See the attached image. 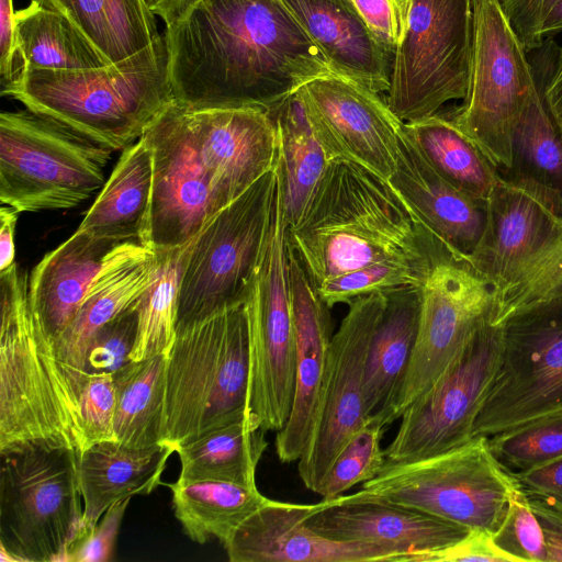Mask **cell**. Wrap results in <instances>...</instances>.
<instances>
[{"label": "cell", "instance_id": "1", "mask_svg": "<svg viewBox=\"0 0 562 562\" xmlns=\"http://www.w3.org/2000/svg\"><path fill=\"white\" fill-rule=\"evenodd\" d=\"M162 37L175 102L190 110H267L331 74L282 0H201Z\"/></svg>", "mask_w": 562, "mask_h": 562}, {"label": "cell", "instance_id": "2", "mask_svg": "<svg viewBox=\"0 0 562 562\" xmlns=\"http://www.w3.org/2000/svg\"><path fill=\"white\" fill-rule=\"evenodd\" d=\"M153 153L149 245L184 246L278 160L261 108L190 110L176 102L143 135Z\"/></svg>", "mask_w": 562, "mask_h": 562}, {"label": "cell", "instance_id": "3", "mask_svg": "<svg viewBox=\"0 0 562 562\" xmlns=\"http://www.w3.org/2000/svg\"><path fill=\"white\" fill-rule=\"evenodd\" d=\"M434 234L389 181L347 159L329 161L288 239L314 288L387 261H426Z\"/></svg>", "mask_w": 562, "mask_h": 562}, {"label": "cell", "instance_id": "4", "mask_svg": "<svg viewBox=\"0 0 562 562\" xmlns=\"http://www.w3.org/2000/svg\"><path fill=\"white\" fill-rule=\"evenodd\" d=\"M1 95L111 150L138 140L175 102L164 37L101 68L23 69Z\"/></svg>", "mask_w": 562, "mask_h": 562}, {"label": "cell", "instance_id": "5", "mask_svg": "<svg viewBox=\"0 0 562 562\" xmlns=\"http://www.w3.org/2000/svg\"><path fill=\"white\" fill-rule=\"evenodd\" d=\"M27 282L16 262L0 271V453L31 448L80 452L82 387L36 324Z\"/></svg>", "mask_w": 562, "mask_h": 562}, {"label": "cell", "instance_id": "6", "mask_svg": "<svg viewBox=\"0 0 562 562\" xmlns=\"http://www.w3.org/2000/svg\"><path fill=\"white\" fill-rule=\"evenodd\" d=\"M248 379L245 302L177 330L166 352L161 442L176 448L209 431L248 420Z\"/></svg>", "mask_w": 562, "mask_h": 562}, {"label": "cell", "instance_id": "7", "mask_svg": "<svg viewBox=\"0 0 562 562\" xmlns=\"http://www.w3.org/2000/svg\"><path fill=\"white\" fill-rule=\"evenodd\" d=\"M289 222L280 171L265 244L245 301L249 379L247 417L251 425L280 431L291 414L295 391L296 336L288 260Z\"/></svg>", "mask_w": 562, "mask_h": 562}, {"label": "cell", "instance_id": "8", "mask_svg": "<svg viewBox=\"0 0 562 562\" xmlns=\"http://www.w3.org/2000/svg\"><path fill=\"white\" fill-rule=\"evenodd\" d=\"M110 148L27 109L0 114V201L21 212L75 207L103 187Z\"/></svg>", "mask_w": 562, "mask_h": 562}, {"label": "cell", "instance_id": "9", "mask_svg": "<svg viewBox=\"0 0 562 562\" xmlns=\"http://www.w3.org/2000/svg\"><path fill=\"white\" fill-rule=\"evenodd\" d=\"M514 474L474 436L446 452L389 463L357 493L494 533L507 510Z\"/></svg>", "mask_w": 562, "mask_h": 562}, {"label": "cell", "instance_id": "10", "mask_svg": "<svg viewBox=\"0 0 562 562\" xmlns=\"http://www.w3.org/2000/svg\"><path fill=\"white\" fill-rule=\"evenodd\" d=\"M1 561L63 562L82 526L78 450L0 453Z\"/></svg>", "mask_w": 562, "mask_h": 562}, {"label": "cell", "instance_id": "11", "mask_svg": "<svg viewBox=\"0 0 562 562\" xmlns=\"http://www.w3.org/2000/svg\"><path fill=\"white\" fill-rule=\"evenodd\" d=\"M493 290L469 258L435 235L430 263L419 284L418 329L408 366L391 398L369 422L386 428L439 379L488 319Z\"/></svg>", "mask_w": 562, "mask_h": 562}, {"label": "cell", "instance_id": "12", "mask_svg": "<svg viewBox=\"0 0 562 562\" xmlns=\"http://www.w3.org/2000/svg\"><path fill=\"white\" fill-rule=\"evenodd\" d=\"M276 183L277 164L189 243L176 331L246 301L265 244Z\"/></svg>", "mask_w": 562, "mask_h": 562}, {"label": "cell", "instance_id": "13", "mask_svg": "<svg viewBox=\"0 0 562 562\" xmlns=\"http://www.w3.org/2000/svg\"><path fill=\"white\" fill-rule=\"evenodd\" d=\"M472 11L469 88L449 115L499 172H507L516 125L539 88L499 0H472Z\"/></svg>", "mask_w": 562, "mask_h": 562}, {"label": "cell", "instance_id": "14", "mask_svg": "<svg viewBox=\"0 0 562 562\" xmlns=\"http://www.w3.org/2000/svg\"><path fill=\"white\" fill-rule=\"evenodd\" d=\"M408 22L385 99L404 123L464 99L472 59V0H409Z\"/></svg>", "mask_w": 562, "mask_h": 562}, {"label": "cell", "instance_id": "15", "mask_svg": "<svg viewBox=\"0 0 562 562\" xmlns=\"http://www.w3.org/2000/svg\"><path fill=\"white\" fill-rule=\"evenodd\" d=\"M501 328V358L474 436L562 412V300L520 312Z\"/></svg>", "mask_w": 562, "mask_h": 562}, {"label": "cell", "instance_id": "16", "mask_svg": "<svg viewBox=\"0 0 562 562\" xmlns=\"http://www.w3.org/2000/svg\"><path fill=\"white\" fill-rule=\"evenodd\" d=\"M501 350L502 328L487 319L439 379L404 411L384 450L386 462L432 457L471 440Z\"/></svg>", "mask_w": 562, "mask_h": 562}, {"label": "cell", "instance_id": "17", "mask_svg": "<svg viewBox=\"0 0 562 562\" xmlns=\"http://www.w3.org/2000/svg\"><path fill=\"white\" fill-rule=\"evenodd\" d=\"M387 300V290L359 296L333 334L312 429L299 459V475L318 491L339 452L369 422L364 375L370 344Z\"/></svg>", "mask_w": 562, "mask_h": 562}, {"label": "cell", "instance_id": "18", "mask_svg": "<svg viewBox=\"0 0 562 562\" xmlns=\"http://www.w3.org/2000/svg\"><path fill=\"white\" fill-rule=\"evenodd\" d=\"M302 90L328 161L347 159L386 180L393 175L404 122L380 93L333 72Z\"/></svg>", "mask_w": 562, "mask_h": 562}, {"label": "cell", "instance_id": "19", "mask_svg": "<svg viewBox=\"0 0 562 562\" xmlns=\"http://www.w3.org/2000/svg\"><path fill=\"white\" fill-rule=\"evenodd\" d=\"M501 178L486 202V227L470 256L496 286L529 257L562 220V196L535 179L514 172Z\"/></svg>", "mask_w": 562, "mask_h": 562}, {"label": "cell", "instance_id": "20", "mask_svg": "<svg viewBox=\"0 0 562 562\" xmlns=\"http://www.w3.org/2000/svg\"><path fill=\"white\" fill-rule=\"evenodd\" d=\"M306 525L328 539L385 548L395 553L393 562L451 546L470 531L461 525L357 492L322 499Z\"/></svg>", "mask_w": 562, "mask_h": 562}, {"label": "cell", "instance_id": "21", "mask_svg": "<svg viewBox=\"0 0 562 562\" xmlns=\"http://www.w3.org/2000/svg\"><path fill=\"white\" fill-rule=\"evenodd\" d=\"M317 504L268 499L223 546L231 562H393L378 546L328 539L306 525Z\"/></svg>", "mask_w": 562, "mask_h": 562}, {"label": "cell", "instance_id": "22", "mask_svg": "<svg viewBox=\"0 0 562 562\" xmlns=\"http://www.w3.org/2000/svg\"><path fill=\"white\" fill-rule=\"evenodd\" d=\"M288 260L296 366L291 414L284 427L277 432L274 441L277 456L284 463L299 461L307 442L333 337L330 307L318 295L290 243Z\"/></svg>", "mask_w": 562, "mask_h": 562}, {"label": "cell", "instance_id": "23", "mask_svg": "<svg viewBox=\"0 0 562 562\" xmlns=\"http://www.w3.org/2000/svg\"><path fill=\"white\" fill-rule=\"evenodd\" d=\"M387 181L425 228L470 258L485 232L486 203L445 180L424 158L404 124L396 168Z\"/></svg>", "mask_w": 562, "mask_h": 562}, {"label": "cell", "instance_id": "24", "mask_svg": "<svg viewBox=\"0 0 562 562\" xmlns=\"http://www.w3.org/2000/svg\"><path fill=\"white\" fill-rule=\"evenodd\" d=\"M156 252L138 241H123L105 257L71 323L54 341L58 359L80 386L87 376L88 346L108 322L135 304L150 284Z\"/></svg>", "mask_w": 562, "mask_h": 562}, {"label": "cell", "instance_id": "25", "mask_svg": "<svg viewBox=\"0 0 562 562\" xmlns=\"http://www.w3.org/2000/svg\"><path fill=\"white\" fill-rule=\"evenodd\" d=\"M333 74L373 92H387L393 57L370 31L351 0H282Z\"/></svg>", "mask_w": 562, "mask_h": 562}, {"label": "cell", "instance_id": "26", "mask_svg": "<svg viewBox=\"0 0 562 562\" xmlns=\"http://www.w3.org/2000/svg\"><path fill=\"white\" fill-rule=\"evenodd\" d=\"M119 244L76 229L32 269L30 307L53 344L74 319L106 255Z\"/></svg>", "mask_w": 562, "mask_h": 562}, {"label": "cell", "instance_id": "27", "mask_svg": "<svg viewBox=\"0 0 562 562\" xmlns=\"http://www.w3.org/2000/svg\"><path fill=\"white\" fill-rule=\"evenodd\" d=\"M176 448L158 443L132 448L115 440L78 452V477L83 502V528L97 526L115 503L150 494L160 483Z\"/></svg>", "mask_w": 562, "mask_h": 562}, {"label": "cell", "instance_id": "28", "mask_svg": "<svg viewBox=\"0 0 562 562\" xmlns=\"http://www.w3.org/2000/svg\"><path fill=\"white\" fill-rule=\"evenodd\" d=\"M153 179L151 148L142 136L122 150L77 229L119 243L138 241L149 248Z\"/></svg>", "mask_w": 562, "mask_h": 562}, {"label": "cell", "instance_id": "29", "mask_svg": "<svg viewBox=\"0 0 562 562\" xmlns=\"http://www.w3.org/2000/svg\"><path fill=\"white\" fill-rule=\"evenodd\" d=\"M267 112L276 127L284 209L292 225L305 210L329 161L310 120L302 87Z\"/></svg>", "mask_w": 562, "mask_h": 562}, {"label": "cell", "instance_id": "30", "mask_svg": "<svg viewBox=\"0 0 562 562\" xmlns=\"http://www.w3.org/2000/svg\"><path fill=\"white\" fill-rule=\"evenodd\" d=\"M33 1L65 15L109 64L125 60L162 40L145 0Z\"/></svg>", "mask_w": 562, "mask_h": 562}, {"label": "cell", "instance_id": "31", "mask_svg": "<svg viewBox=\"0 0 562 562\" xmlns=\"http://www.w3.org/2000/svg\"><path fill=\"white\" fill-rule=\"evenodd\" d=\"M419 285L387 290L366 364L364 404L370 416L393 395L408 366L418 329Z\"/></svg>", "mask_w": 562, "mask_h": 562}, {"label": "cell", "instance_id": "32", "mask_svg": "<svg viewBox=\"0 0 562 562\" xmlns=\"http://www.w3.org/2000/svg\"><path fill=\"white\" fill-rule=\"evenodd\" d=\"M427 162L450 184L486 203L501 173L449 114L440 112L404 123Z\"/></svg>", "mask_w": 562, "mask_h": 562}, {"label": "cell", "instance_id": "33", "mask_svg": "<svg viewBox=\"0 0 562 562\" xmlns=\"http://www.w3.org/2000/svg\"><path fill=\"white\" fill-rule=\"evenodd\" d=\"M166 486L183 532L201 544L216 538L224 546L235 529L269 499L257 486L224 481L177 480Z\"/></svg>", "mask_w": 562, "mask_h": 562}, {"label": "cell", "instance_id": "34", "mask_svg": "<svg viewBox=\"0 0 562 562\" xmlns=\"http://www.w3.org/2000/svg\"><path fill=\"white\" fill-rule=\"evenodd\" d=\"M268 447L266 431L245 419L176 447L181 481L215 480L256 486V470Z\"/></svg>", "mask_w": 562, "mask_h": 562}, {"label": "cell", "instance_id": "35", "mask_svg": "<svg viewBox=\"0 0 562 562\" xmlns=\"http://www.w3.org/2000/svg\"><path fill=\"white\" fill-rule=\"evenodd\" d=\"M112 376L116 395L115 441L132 448L161 443L166 352L130 361Z\"/></svg>", "mask_w": 562, "mask_h": 562}, {"label": "cell", "instance_id": "36", "mask_svg": "<svg viewBox=\"0 0 562 562\" xmlns=\"http://www.w3.org/2000/svg\"><path fill=\"white\" fill-rule=\"evenodd\" d=\"M15 25L21 70H82L111 65L65 15L36 1L15 11Z\"/></svg>", "mask_w": 562, "mask_h": 562}, {"label": "cell", "instance_id": "37", "mask_svg": "<svg viewBox=\"0 0 562 562\" xmlns=\"http://www.w3.org/2000/svg\"><path fill=\"white\" fill-rule=\"evenodd\" d=\"M562 300V220L551 235L494 286L488 321L501 326L512 316Z\"/></svg>", "mask_w": 562, "mask_h": 562}, {"label": "cell", "instance_id": "38", "mask_svg": "<svg viewBox=\"0 0 562 562\" xmlns=\"http://www.w3.org/2000/svg\"><path fill=\"white\" fill-rule=\"evenodd\" d=\"M189 243L155 251L153 280L135 303L137 334L131 361L167 352L175 339L179 283Z\"/></svg>", "mask_w": 562, "mask_h": 562}, {"label": "cell", "instance_id": "39", "mask_svg": "<svg viewBox=\"0 0 562 562\" xmlns=\"http://www.w3.org/2000/svg\"><path fill=\"white\" fill-rule=\"evenodd\" d=\"M513 156L510 171L530 177L562 196V135L544 105L540 89L516 125Z\"/></svg>", "mask_w": 562, "mask_h": 562}, {"label": "cell", "instance_id": "40", "mask_svg": "<svg viewBox=\"0 0 562 562\" xmlns=\"http://www.w3.org/2000/svg\"><path fill=\"white\" fill-rule=\"evenodd\" d=\"M488 446L510 472L538 468L562 457V412L529 420L488 437Z\"/></svg>", "mask_w": 562, "mask_h": 562}, {"label": "cell", "instance_id": "41", "mask_svg": "<svg viewBox=\"0 0 562 562\" xmlns=\"http://www.w3.org/2000/svg\"><path fill=\"white\" fill-rule=\"evenodd\" d=\"M385 428L368 422L346 443L333 462L318 495L325 501L344 495L352 486L373 479L386 462L381 448Z\"/></svg>", "mask_w": 562, "mask_h": 562}, {"label": "cell", "instance_id": "42", "mask_svg": "<svg viewBox=\"0 0 562 562\" xmlns=\"http://www.w3.org/2000/svg\"><path fill=\"white\" fill-rule=\"evenodd\" d=\"M434 241V238H432ZM432 247V244H431ZM426 261H387L324 281L316 291L333 307L375 292L406 285H419L429 267Z\"/></svg>", "mask_w": 562, "mask_h": 562}, {"label": "cell", "instance_id": "43", "mask_svg": "<svg viewBox=\"0 0 562 562\" xmlns=\"http://www.w3.org/2000/svg\"><path fill=\"white\" fill-rule=\"evenodd\" d=\"M493 539L499 549L518 562H547L542 529L519 484L512 491L506 515Z\"/></svg>", "mask_w": 562, "mask_h": 562}, {"label": "cell", "instance_id": "44", "mask_svg": "<svg viewBox=\"0 0 562 562\" xmlns=\"http://www.w3.org/2000/svg\"><path fill=\"white\" fill-rule=\"evenodd\" d=\"M136 334L137 311L134 304L103 325L93 336L86 352L83 374L114 373L127 364Z\"/></svg>", "mask_w": 562, "mask_h": 562}, {"label": "cell", "instance_id": "45", "mask_svg": "<svg viewBox=\"0 0 562 562\" xmlns=\"http://www.w3.org/2000/svg\"><path fill=\"white\" fill-rule=\"evenodd\" d=\"M116 395L112 373L87 375L79 397L82 450L115 440ZM80 451V452H81Z\"/></svg>", "mask_w": 562, "mask_h": 562}, {"label": "cell", "instance_id": "46", "mask_svg": "<svg viewBox=\"0 0 562 562\" xmlns=\"http://www.w3.org/2000/svg\"><path fill=\"white\" fill-rule=\"evenodd\" d=\"M130 499L112 505L97 526L83 528L68 544L63 562H104L113 557L115 539Z\"/></svg>", "mask_w": 562, "mask_h": 562}, {"label": "cell", "instance_id": "47", "mask_svg": "<svg viewBox=\"0 0 562 562\" xmlns=\"http://www.w3.org/2000/svg\"><path fill=\"white\" fill-rule=\"evenodd\" d=\"M359 14L394 58L404 38L409 11V0H351Z\"/></svg>", "mask_w": 562, "mask_h": 562}, {"label": "cell", "instance_id": "48", "mask_svg": "<svg viewBox=\"0 0 562 562\" xmlns=\"http://www.w3.org/2000/svg\"><path fill=\"white\" fill-rule=\"evenodd\" d=\"M443 561L518 562L495 544L492 532L481 529H470L462 539L451 546L408 554L402 559V562Z\"/></svg>", "mask_w": 562, "mask_h": 562}, {"label": "cell", "instance_id": "49", "mask_svg": "<svg viewBox=\"0 0 562 562\" xmlns=\"http://www.w3.org/2000/svg\"><path fill=\"white\" fill-rule=\"evenodd\" d=\"M561 0H499L503 12L526 52L540 48L546 20Z\"/></svg>", "mask_w": 562, "mask_h": 562}, {"label": "cell", "instance_id": "50", "mask_svg": "<svg viewBox=\"0 0 562 562\" xmlns=\"http://www.w3.org/2000/svg\"><path fill=\"white\" fill-rule=\"evenodd\" d=\"M22 69L13 0H0V81L9 86Z\"/></svg>", "mask_w": 562, "mask_h": 562}, {"label": "cell", "instance_id": "51", "mask_svg": "<svg viewBox=\"0 0 562 562\" xmlns=\"http://www.w3.org/2000/svg\"><path fill=\"white\" fill-rule=\"evenodd\" d=\"M527 496L542 529L547 562H562V501L549 496Z\"/></svg>", "mask_w": 562, "mask_h": 562}, {"label": "cell", "instance_id": "52", "mask_svg": "<svg viewBox=\"0 0 562 562\" xmlns=\"http://www.w3.org/2000/svg\"><path fill=\"white\" fill-rule=\"evenodd\" d=\"M512 473L527 495L562 501V457L531 470Z\"/></svg>", "mask_w": 562, "mask_h": 562}, {"label": "cell", "instance_id": "53", "mask_svg": "<svg viewBox=\"0 0 562 562\" xmlns=\"http://www.w3.org/2000/svg\"><path fill=\"white\" fill-rule=\"evenodd\" d=\"M535 77L544 105L562 135V47L557 53L549 71L541 76L535 72Z\"/></svg>", "mask_w": 562, "mask_h": 562}, {"label": "cell", "instance_id": "54", "mask_svg": "<svg viewBox=\"0 0 562 562\" xmlns=\"http://www.w3.org/2000/svg\"><path fill=\"white\" fill-rule=\"evenodd\" d=\"M19 214L18 210L8 205L0 209V271L15 262L14 235Z\"/></svg>", "mask_w": 562, "mask_h": 562}, {"label": "cell", "instance_id": "55", "mask_svg": "<svg viewBox=\"0 0 562 562\" xmlns=\"http://www.w3.org/2000/svg\"><path fill=\"white\" fill-rule=\"evenodd\" d=\"M149 10L170 27L180 21L201 0H145Z\"/></svg>", "mask_w": 562, "mask_h": 562}, {"label": "cell", "instance_id": "56", "mask_svg": "<svg viewBox=\"0 0 562 562\" xmlns=\"http://www.w3.org/2000/svg\"><path fill=\"white\" fill-rule=\"evenodd\" d=\"M562 31V0L554 8L543 24L542 34L546 37Z\"/></svg>", "mask_w": 562, "mask_h": 562}]
</instances>
